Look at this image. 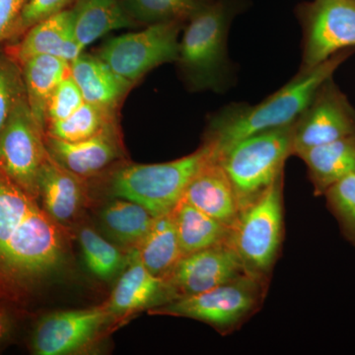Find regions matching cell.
<instances>
[{
  "mask_svg": "<svg viewBox=\"0 0 355 355\" xmlns=\"http://www.w3.org/2000/svg\"><path fill=\"white\" fill-rule=\"evenodd\" d=\"M183 24L177 21L159 23L140 32L114 37L103 44L97 57L133 85L159 65L177 62Z\"/></svg>",
  "mask_w": 355,
  "mask_h": 355,
  "instance_id": "obj_8",
  "label": "cell"
},
{
  "mask_svg": "<svg viewBox=\"0 0 355 355\" xmlns=\"http://www.w3.org/2000/svg\"><path fill=\"white\" fill-rule=\"evenodd\" d=\"M70 76L80 89L84 101L113 113L132 86L101 58L88 53H83L70 62Z\"/></svg>",
  "mask_w": 355,
  "mask_h": 355,
  "instance_id": "obj_19",
  "label": "cell"
},
{
  "mask_svg": "<svg viewBox=\"0 0 355 355\" xmlns=\"http://www.w3.org/2000/svg\"><path fill=\"white\" fill-rule=\"evenodd\" d=\"M84 103L85 101L80 89L69 74L58 84L49 100L46 114V125L69 118Z\"/></svg>",
  "mask_w": 355,
  "mask_h": 355,
  "instance_id": "obj_31",
  "label": "cell"
},
{
  "mask_svg": "<svg viewBox=\"0 0 355 355\" xmlns=\"http://www.w3.org/2000/svg\"><path fill=\"white\" fill-rule=\"evenodd\" d=\"M112 318L106 304L44 315L33 331V352L39 355L76 354L94 342Z\"/></svg>",
  "mask_w": 355,
  "mask_h": 355,
  "instance_id": "obj_12",
  "label": "cell"
},
{
  "mask_svg": "<svg viewBox=\"0 0 355 355\" xmlns=\"http://www.w3.org/2000/svg\"><path fill=\"white\" fill-rule=\"evenodd\" d=\"M25 94L35 121L46 132L49 100L58 84L70 74V64L53 55H36L20 65Z\"/></svg>",
  "mask_w": 355,
  "mask_h": 355,
  "instance_id": "obj_21",
  "label": "cell"
},
{
  "mask_svg": "<svg viewBox=\"0 0 355 355\" xmlns=\"http://www.w3.org/2000/svg\"><path fill=\"white\" fill-rule=\"evenodd\" d=\"M19 43L7 51L20 65L36 55H53L69 64L83 53L76 38L70 9L55 14L32 26Z\"/></svg>",
  "mask_w": 355,
  "mask_h": 355,
  "instance_id": "obj_17",
  "label": "cell"
},
{
  "mask_svg": "<svg viewBox=\"0 0 355 355\" xmlns=\"http://www.w3.org/2000/svg\"><path fill=\"white\" fill-rule=\"evenodd\" d=\"M13 330V318L3 301H0V345L6 342Z\"/></svg>",
  "mask_w": 355,
  "mask_h": 355,
  "instance_id": "obj_34",
  "label": "cell"
},
{
  "mask_svg": "<svg viewBox=\"0 0 355 355\" xmlns=\"http://www.w3.org/2000/svg\"><path fill=\"white\" fill-rule=\"evenodd\" d=\"M116 123V113L85 102L69 118L46 125V135L64 141H79Z\"/></svg>",
  "mask_w": 355,
  "mask_h": 355,
  "instance_id": "obj_27",
  "label": "cell"
},
{
  "mask_svg": "<svg viewBox=\"0 0 355 355\" xmlns=\"http://www.w3.org/2000/svg\"><path fill=\"white\" fill-rule=\"evenodd\" d=\"M70 10L76 38L83 49L107 33L137 26L121 0H76Z\"/></svg>",
  "mask_w": 355,
  "mask_h": 355,
  "instance_id": "obj_22",
  "label": "cell"
},
{
  "mask_svg": "<svg viewBox=\"0 0 355 355\" xmlns=\"http://www.w3.org/2000/svg\"><path fill=\"white\" fill-rule=\"evenodd\" d=\"M38 186L42 207L64 227L76 218L87 202L84 180L58 165L49 153L40 170Z\"/></svg>",
  "mask_w": 355,
  "mask_h": 355,
  "instance_id": "obj_18",
  "label": "cell"
},
{
  "mask_svg": "<svg viewBox=\"0 0 355 355\" xmlns=\"http://www.w3.org/2000/svg\"><path fill=\"white\" fill-rule=\"evenodd\" d=\"M44 142L49 155L58 165L83 180L99 174L123 154L116 123L79 141H64L46 135Z\"/></svg>",
  "mask_w": 355,
  "mask_h": 355,
  "instance_id": "obj_14",
  "label": "cell"
},
{
  "mask_svg": "<svg viewBox=\"0 0 355 355\" xmlns=\"http://www.w3.org/2000/svg\"><path fill=\"white\" fill-rule=\"evenodd\" d=\"M354 1H355V0H354Z\"/></svg>",
  "mask_w": 355,
  "mask_h": 355,
  "instance_id": "obj_35",
  "label": "cell"
},
{
  "mask_svg": "<svg viewBox=\"0 0 355 355\" xmlns=\"http://www.w3.org/2000/svg\"><path fill=\"white\" fill-rule=\"evenodd\" d=\"M211 0H121L128 15L137 25L184 23Z\"/></svg>",
  "mask_w": 355,
  "mask_h": 355,
  "instance_id": "obj_26",
  "label": "cell"
},
{
  "mask_svg": "<svg viewBox=\"0 0 355 355\" xmlns=\"http://www.w3.org/2000/svg\"><path fill=\"white\" fill-rule=\"evenodd\" d=\"M72 0H28L16 23L10 40L21 38L32 26L62 12Z\"/></svg>",
  "mask_w": 355,
  "mask_h": 355,
  "instance_id": "obj_32",
  "label": "cell"
},
{
  "mask_svg": "<svg viewBox=\"0 0 355 355\" xmlns=\"http://www.w3.org/2000/svg\"><path fill=\"white\" fill-rule=\"evenodd\" d=\"M28 0H0V43L10 39Z\"/></svg>",
  "mask_w": 355,
  "mask_h": 355,
  "instance_id": "obj_33",
  "label": "cell"
},
{
  "mask_svg": "<svg viewBox=\"0 0 355 355\" xmlns=\"http://www.w3.org/2000/svg\"><path fill=\"white\" fill-rule=\"evenodd\" d=\"M155 216L139 203L116 200L105 205L100 214L101 225L121 246L132 250L139 246L153 226Z\"/></svg>",
  "mask_w": 355,
  "mask_h": 355,
  "instance_id": "obj_25",
  "label": "cell"
},
{
  "mask_svg": "<svg viewBox=\"0 0 355 355\" xmlns=\"http://www.w3.org/2000/svg\"><path fill=\"white\" fill-rule=\"evenodd\" d=\"M135 254L153 275L166 279L183 257L172 212L155 217Z\"/></svg>",
  "mask_w": 355,
  "mask_h": 355,
  "instance_id": "obj_23",
  "label": "cell"
},
{
  "mask_svg": "<svg viewBox=\"0 0 355 355\" xmlns=\"http://www.w3.org/2000/svg\"><path fill=\"white\" fill-rule=\"evenodd\" d=\"M352 135H355V110L330 78L318 89L293 123L292 155Z\"/></svg>",
  "mask_w": 355,
  "mask_h": 355,
  "instance_id": "obj_11",
  "label": "cell"
},
{
  "mask_svg": "<svg viewBox=\"0 0 355 355\" xmlns=\"http://www.w3.org/2000/svg\"><path fill=\"white\" fill-rule=\"evenodd\" d=\"M64 227L0 170V301L20 302L64 265Z\"/></svg>",
  "mask_w": 355,
  "mask_h": 355,
  "instance_id": "obj_1",
  "label": "cell"
},
{
  "mask_svg": "<svg viewBox=\"0 0 355 355\" xmlns=\"http://www.w3.org/2000/svg\"><path fill=\"white\" fill-rule=\"evenodd\" d=\"M173 300L174 295L166 280L149 272L132 250L106 306L112 317L116 318L155 309Z\"/></svg>",
  "mask_w": 355,
  "mask_h": 355,
  "instance_id": "obj_15",
  "label": "cell"
},
{
  "mask_svg": "<svg viewBox=\"0 0 355 355\" xmlns=\"http://www.w3.org/2000/svg\"><path fill=\"white\" fill-rule=\"evenodd\" d=\"M297 156L307 166L314 195L323 196L331 184L355 173V135L311 147Z\"/></svg>",
  "mask_w": 355,
  "mask_h": 355,
  "instance_id": "obj_20",
  "label": "cell"
},
{
  "mask_svg": "<svg viewBox=\"0 0 355 355\" xmlns=\"http://www.w3.org/2000/svg\"><path fill=\"white\" fill-rule=\"evenodd\" d=\"M23 94L25 86L20 64L8 53H0V133Z\"/></svg>",
  "mask_w": 355,
  "mask_h": 355,
  "instance_id": "obj_30",
  "label": "cell"
},
{
  "mask_svg": "<svg viewBox=\"0 0 355 355\" xmlns=\"http://www.w3.org/2000/svg\"><path fill=\"white\" fill-rule=\"evenodd\" d=\"M292 139L293 125L266 130L240 140L217 157L232 184L240 212L284 172L292 155Z\"/></svg>",
  "mask_w": 355,
  "mask_h": 355,
  "instance_id": "obj_3",
  "label": "cell"
},
{
  "mask_svg": "<svg viewBox=\"0 0 355 355\" xmlns=\"http://www.w3.org/2000/svg\"><path fill=\"white\" fill-rule=\"evenodd\" d=\"M209 155L210 149L202 144L196 153L171 162L123 166L112 175V193L139 203L153 216L170 214Z\"/></svg>",
  "mask_w": 355,
  "mask_h": 355,
  "instance_id": "obj_5",
  "label": "cell"
},
{
  "mask_svg": "<svg viewBox=\"0 0 355 355\" xmlns=\"http://www.w3.org/2000/svg\"><path fill=\"white\" fill-rule=\"evenodd\" d=\"M244 275L249 273L229 240L182 257L165 280L175 300L210 291Z\"/></svg>",
  "mask_w": 355,
  "mask_h": 355,
  "instance_id": "obj_13",
  "label": "cell"
},
{
  "mask_svg": "<svg viewBox=\"0 0 355 355\" xmlns=\"http://www.w3.org/2000/svg\"><path fill=\"white\" fill-rule=\"evenodd\" d=\"M78 240L85 265L98 279L108 282L123 272L127 266L128 254L125 256L118 247L92 228H81Z\"/></svg>",
  "mask_w": 355,
  "mask_h": 355,
  "instance_id": "obj_28",
  "label": "cell"
},
{
  "mask_svg": "<svg viewBox=\"0 0 355 355\" xmlns=\"http://www.w3.org/2000/svg\"><path fill=\"white\" fill-rule=\"evenodd\" d=\"M323 196L343 237L355 247V173L331 184Z\"/></svg>",
  "mask_w": 355,
  "mask_h": 355,
  "instance_id": "obj_29",
  "label": "cell"
},
{
  "mask_svg": "<svg viewBox=\"0 0 355 355\" xmlns=\"http://www.w3.org/2000/svg\"><path fill=\"white\" fill-rule=\"evenodd\" d=\"M172 214L183 257L230 240V228L183 198Z\"/></svg>",
  "mask_w": 355,
  "mask_h": 355,
  "instance_id": "obj_24",
  "label": "cell"
},
{
  "mask_svg": "<svg viewBox=\"0 0 355 355\" xmlns=\"http://www.w3.org/2000/svg\"><path fill=\"white\" fill-rule=\"evenodd\" d=\"M284 172L256 202L243 209L230 243L249 275L270 279L284 240Z\"/></svg>",
  "mask_w": 355,
  "mask_h": 355,
  "instance_id": "obj_7",
  "label": "cell"
},
{
  "mask_svg": "<svg viewBox=\"0 0 355 355\" xmlns=\"http://www.w3.org/2000/svg\"><path fill=\"white\" fill-rule=\"evenodd\" d=\"M301 69L322 64L338 51L355 48L354 0H315L302 11Z\"/></svg>",
  "mask_w": 355,
  "mask_h": 355,
  "instance_id": "obj_10",
  "label": "cell"
},
{
  "mask_svg": "<svg viewBox=\"0 0 355 355\" xmlns=\"http://www.w3.org/2000/svg\"><path fill=\"white\" fill-rule=\"evenodd\" d=\"M354 53V49L338 51L322 64L300 72L260 104L230 105L214 114L203 137V144L219 157L240 140L266 130L293 125L310 104L318 89Z\"/></svg>",
  "mask_w": 355,
  "mask_h": 355,
  "instance_id": "obj_2",
  "label": "cell"
},
{
  "mask_svg": "<svg viewBox=\"0 0 355 355\" xmlns=\"http://www.w3.org/2000/svg\"><path fill=\"white\" fill-rule=\"evenodd\" d=\"M44 137L23 94L0 133V170L38 200L39 173L48 156Z\"/></svg>",
  "mask_w": 355,
  "mask_h": 355,
  "instance_id": "obj_9",
  "label": "cell"
},
{
  "mask_svg": "<svg viewBox=\"0 0 355 355\" xmlns=\"http://www.w3.org/2000/svg\"><path fill=\"white\" fill-rule=\"evenodd\" d=\"M268 287V280L244 275L210 291L175 299L150 313L198 320L226 336L260 310Z\"/></svg>",
  "mask_w": 355,
  "mask_h": 355,
  "instance_id": "obj_6",
  "label": "cell"
},
{
  "mask_svg": "<svg viewBox=\"0 0 355 355\" xmlns=\"http://www.w3.org/2000/svg\"><path fill=\"white\" fill-rule=\"evenodd\" d=\"M182 198L231 230L239 218L240 210L232 184L220 161L211 151L187 186Z\"/></svg>",
  "mask_w": 355,
  "mask_h": 355,
  "instance_id": "obj_16",
  "label": "cell"
},
{
  "mask_svg": "<svg viewBox=\"0 0 355 355\" xmlns=\"http://www.w3.org/2000/svg\"><path fill=\"white\" fill-rule=\"evenodd\" d=\"M231 18L228 0H211L188 21L177 62L191 87L217 90L225 83Z\"/></svg>",
  "mask_w": 355,
  "mask_h": 355,
  "instance_id": "obj_4",
  "label": "cell"
}]
</instances>
